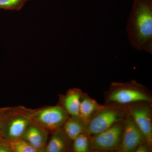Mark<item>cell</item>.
<instances>
[{"label":"cell","instance_id":"7c38bea8","mask_svg":"<svg viewBox=\"0 0 152 152\" xmlns=\"http://www.w3.org/2000/svg\"><path fill=\"white\" fill-rule=\"evenodd\" d=\"M104 104H100L86 93H83L81 98L79 117L86 124Z\"/></svg>","mask_w":152,"mask_h":152},{"label":"cell","instance_id":"4fadbf2b","mask_svg":"<svg viewBox=\"0 0 152 152\" xmlns=\"http://www.w3.org/2000/svg\"><path fill=\"white\" fill-rule=\"evenodd\" d=\"M66 135L73 141L81 134L86 132V124L79 116H69L63 127Z\"/></svg>","mask_w":152,"mask_h":152},{"label":"cell","instance_id":"ba28073f","mask_svg":"<svg viewBox=\"0 0 152 152\" xmlns=\"http://www.w3.org/2000/svg\"><path fill=\"white\" fill-rule=\"evenodd\" d=\"M145 140L128 112L124 121L121 142L116 152H134L139 145Z\"/></svg>","mask_w":152,"mask_h":152},{"label":"cell","instance_id":"9c48e42d","mask_svg":"<svg viewBox=\"0 0 152 152\" xmlns=\"http://www.w3.org/2000/svg\"><path fill=\"white\" fill-rule=\"evenodd\" d=\"M49 133L31 123L22 138L26 141L38 152H44L48 142Z\"/></svg>","mask_w":152,"mask_h":152},{"label":"cell","instance_id":"e0dca14e","mask_svg":"<svg viewBox=\"0 0 152 152\" xmlns=\"http://www.w3.org/2000/svg\"><path fill=\"white\" fill-rule=\"evenodd\" d=\"M0 152H13L10 143L4 138H0Z\"/></svg>","mask_w":152,"mask_h":152},{"label":"cell","instance_id":"3957f363","mask_svg":"<svg viewBox=\"0 0 152 152\" xmlns=\"http://www.w3.org/2000/svg\"><path fill=\"white\" fill-rule=\"evenodd\" d=\"M28 116L32 124L53 133L63 127L69 115L58 104L31 112Z\"/></svg>","mask_w":152,"mask_h":152},{"label":"cell","instance_id":"8fae6325","mask_svg":"<svg viewBox=\"0 0 152 152\" xmlns=\"http://www.w3.org/2000/svg\"><path fill=\"white\" fill-rule=\"evenodd\" d=\"M52 134L44 152H66L72 151V141L68 137L63 127Z\"/></svg>","mask_w":152,"mask_h":152},{"label":"cell","instance_id":"8992f818","mask_svg":"<svg viewBox=\"0 0 152 152\" xmlns=\"http://www.w3.org/2000/svg\"><path fill=\"white\" fill-rule=\"evenodd\" d=\"M127 107L128 113L145 138L152 144V103L142 102Z\"/></svg>","mask_w":152,"mask_h":152},{"label":"cell","instance_id":"d6986e66","mask_svg":"<svg viewBox=\"0 0 152 152\" xmlns=\"http://www.w3.org/2000/svg\"><path fill=\"white\" fill-rule=\"evenodd\" d=\"M10 110L8 108L0 109V138L2 137V126L4 120Z\"/></svg>","mask_w":152,"mask_h":152},{"label":"cell","instance_id":"9a60e30c","mask_svg":"<svg viewBox=\"0 0 152 152\" xmlns=\"http://www.w3.org/2000/svg\"><path fill=\"white\" fill-rule=\"evenodd\" d=\"M13 152H38L28 142L22 138L10 141Z\"/></svg>","mask_w":152,"mask_h":152},{"label":"cell","instance_id":"52a82bcc","mask_svg":"<svg viewBox=\"0 0 152 152\" xmlns=\"http://www.w3.org/2000/svg\"><path fill=\"white\" fill-rule=\"evenodd\" d=\"M31 124L28 114L15 113L10 110L3 121L2 137L9 141L21 138Z\"/></svg>","mask_w":152,"mask_h":152},{"label":"cell","instance_id":"2e32d148","mask_svg":"<svg viewBox=\"0 0 152 152\" xmlns=\"http://www.w3.org/2000/svg\"><path fill=\"white\" fill-rule=\"evenodd\" d=\"M28 0H0V9L19 11Z\"/></svg>","mask_w":152,"mask_h":152},{"label":"cell","instance_id":"5b68a950","mask_svg":"<svg viewBox=\"0 0 152 152\" xmlns=\"http://www.w3.org/2000/svg\"><path fill=\"white\" fill-rule=\"evenodd\" d=\"M124 121L117 123L96 134L91 136L90 152L116 151L121 138Z\"/></svg>","mask_w":152,"mask_h":152},{"label":"cell","instance_id":"277c9868","mask_svg":"<svg viewBox=\"0 0 152 152\" xmlns=\"http://www.w3.org/2000/svg\"><path fill=\"white\" fill-rule=\"evenodd\" d=\"M127 113V107L104 104L86 125V132L91 136L96 134L124 121Z\"/></svg>","mask_w":152,"mask_h":152},{"label":"cell","instance_id":"30bf717a","mask_svg":"<svg viewBox=\"0 0 152 152\" xmlns=\"http://www.w3.org/2000/svg\"><path fill=\"white\" fill-rule=\"evenodd\" d=\"M83 93L80 89L74 88L68 90L66 94L60 96L59 104L64 109L69 116H79L81 98Z\"/></svg>","mask_w":152,"mask_h":152},{"label":"cell","instance_id":"5bb4252c","mask_svg":"<svg viewBox=\"0 0 152 152\" xmlns=\"http://www.w3.org/2000/svg\"><path fill=\"white\" fill-rule=\"evenodd\" d=\"M91 136L85 132L78 136L72 141V151L75 152H90Z\"/></svg>","mask_w":152,"mask_h":152},{"label":"cell","instance_id":"7a4b0ae2","mask_svg":"<svg viewBox=\"0 0 152 152\" xmlns=\"http://www.w3.org/2000/svg\"><path fill=\"white\" fill-rule=\"evenodd\" d=\"M106 105L127 107L142 102L152 103V92L134 80L113 82L104 93Z\"/></svg>","mask_w":152,"mask_h":152},{"label":"cell","instance_id":"6da1fadb","mask_svg":"<svg viewBox=\"0 0 152 152\" xmlns=\"http://www.w3.org/2000/svg\"><path fill=\"white\" fill-rule=\"evenodd\" d=\"M126 31L133 48L152 53V0H134Z\"/></svg>","mask_w":152,"mask_h":152},{"label":"cell","instance_id":"ac0fdd59","mask_svg":"<svg viewBox=\"0 0 152 152\" xmlns=\"http://www.w3.org/2000/svg\"><path fill=\"white\" fill-rule=\"evenodd\" d=\"M152 151V144L145 140L137 147L134 152H151Z\"/></svg>","mask_w":152,"mask_h":152}]
</instances>
